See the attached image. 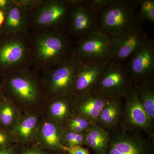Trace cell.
Returning a JSON list of instances; mask_svg holds the SVG:
<instances>
[{
    "label": "cell",
    "instance_id": "11",
    "mask_svg": "<svg viewBox=\"0 0 154 154\" xmlns=\"http://www.w3.org/2000/svg\"><path fill=\"white\" fill-rule=\"evenodd\" d=\"M125 66L134 87L143 84L154 85L153 39L148 38L128 59Z\"/></svg>",
    "mask_w": 154,
    "mask_h": 154
},
{
    "label": "cell",
    "instance_id": "17",
    "mask_svg": "<svg viewBox=\"0 0 154 154\" xmlns=\"http://www.w3.org/2000/svg\"><path fill=\"white\" fill-rule=\"evenodd\" d=\"M142 28L117 37H112L113 56L112 60L123 63L134 53L148 39Z\"/></svg>",
    "mask_w": 154,
    "mask_h": 154
},
{
    "label": "cell",
    "instance_id": "32",
    "mask_svg": "<svg viewBox=\"0 0 154 154\" xmlns=\"http://www.w3.org/2000/svg\"><path fill=\"white\" fill-rule=\"evenodd\" d=\"M14 4V0H0V10L5 11Z\"/></svg>",
    "mask_w": 154,
    "mask_h": 154
},
{
    "label": "cell",
    "instance_id": "23",
    "mask_svg": "<svg viewBox=\"0 0 154 154\" xmlns=\"http://www.w3.org/2000/svg\"><path fill=\"white\" fill-rule=\"evenodd\" d=\"M134 87L146 113L154 122V85L143 84Z\"/></svg>",
    "mask_w": 154,
    "mask_h": 154
},
{
    "label": "cell",
    "instance_id": "9",
    "mask_svg": "<svg viewBox=\"0 0 154 154\" xmlns=\"http://www.w3.org/2000/svg\"><path fill=\"white\" fill-rule=\"evenodd\" d=\"M75 44L74 54L80 60L107 62L113 59L112 37L98 28Z\"/></svg>",
    "mask_w": 154,
    "mask_h": 154
},
{
    "label": "cell",
    "instance_id": "33",
    "mask_svg": "<svg viewBox=\"0 0 154 154\" xmlns=\"http://www.w3.org/2000/svg\"><path fill=\"white\" fill-rule=\"evenodd\" d=\"M6 96L5 94V91L3 89L2 85L0 84V102L6 99Z\"/></svg>",
    "mask_w": 154,
    "mask_h": 154
},
{
    "label": "cell",
    "instance_id": "24",
    "mask_svg": "<svg viewBox=\"0 0 154 154\" xmlns=\"http://www.w3.org/2000/svg\"><path fill=\"white\" fill-rule=\"evenodd\" d=\"M94 123L82 116L74 114L63 126L66 130L86 133Z\"/></svg>",
    "mask_w": 154,
    "mask_h": 154
},
{
    "label": "cell",
    "instance_id": "31",
    "mask_svg": "<svg viewBox=\"0 0 154 154\" xmlns=\"http://www.w3.org/2000/svg\"><path fill=\"white\" fill-rule=\"evenodd\" d=\"M19 145L16 144L0 148V154H18Z\"/></svg>",
    "mask_w": 154,
    "mask_h": 154
},
{
    "label": "cell",
    "instance_id": "7",
    "mask_svg": "<svg viewBox=\"0 0 154 154\" xmlns=\"http://www.w3.org/2000/svg\"><path fill=\"white\" fill-rule=\"evenodd\" d=\"M133 87L125 66L111 60L105 65L94 90L109 99H122Z\"/></svg>",
    "mask_w": 154,
    "mask_h": 154
},
{
    "label": "cell",
    "instance_id": "22",
    "mask_svg": "<svg viewBox=\"0 0 154 154\" xmlns=\"http://www.w3.org/2000/svg\"><path fill=\"white\" fill-rule=\"evenodd\" d=\"M22 113L14 102L6 98L0 102V126L11 131Z\"/></svg>",
    "mask_w": 154,
    "mask_h": 154
},
{
    "label": "cell",
    "instance_id": "1",
    "mask_svg": "<svg viewBox=\"0 0 154 154\" xmlns=\"http://www.w3.org/2000/svg\"><path fill=\"white\" fill-rule=\"evenodd\" d=\"M30 31L32 68L35 70L58 64L74 54L75 44L66 29Z\"/></svg>",
    "mask_w": 154,
    "mask_h": 154
},
{
    "label": "cell",
    "instance_id": "4",
    "mask_svg": "<svg viewBox=\"0 0 154 154\" xmlns=\"http://www.w3.org/2000/svg\"><path fill=\"white\" fill-rule=\"evenodd\" d=\"M3 33L0 40V72L5 76L32 68L30 31Z\"/></svg>",
    "mask_w": 154,
    "mask_h": 154
},
{
    "label": "cell",
    "instance_id": "10",
    "mask_svg": "<svg viewBox=\"0 0 154 154\" xmlns=\"http://www.w3.org/2000/svg\"><path fill=\"white\" fill-rule=\"evenodd\" d=\"M123 99L120 127L125 131L140 130L146 135L154 138V122L146 113L134 87Z\"/></svg>",
    "mask_w": 154,
    "mask_h": 154
},
{
    "label": "cell",
    "instance_id": "8",
    "mask_svg": "<svg viewBox=\"0 0 154 154\" xmlns=\"http://www.w3.org/2000/svg\"><path fill=\"white\" fill-rule=\"evenodd\" d=\"M109 131L110 141L106 154H154L153 138L140 130L125 131L118 126Z\"/></svg>",
    "mask_w": 154,
    "mask_h": 154
},
{
    "label": "cell",
    "instance_id": "15",
    "mask_svg": "<svg viewBox=\"0 0 154 154\" xmlns=\"http://www.w3.org/2000/svg\"><path fill=\"white\" fill-rule=\"evenodd\" d=\"M42 114L39 111L22 113L10 131L15 144L24 146L35 143Z\"/></svg>",
    "mask_w": 154,
    "mask_h": 154
},
{
    "label": "cell",
    "instance_id": "25",
    "mask_svg": "<svg viewBox=\"0 0 154 154\" xmlns=\"http://www.w3.org/2000/svg\"><path fill=\"white\" fill-rule=\"evenodd\" d=\"M85 133L75 132L66 130L64 134L63 144L66 149L76 146L85 145Z\"/></svg>",
    "mask_w": 154,
    "mask_h": 154
},
{
    "label": "cell",
    "instance_id": "28",
    "mask_svg": "<svg viewBox=\"0 0 154 154\" xmlns=\"http://www.w3.org/2000/svg\"><path fill=\"white\" fill-rule=\"evenodd\" d=\"M15 144L11 131L0 126V148Z\"/></svg>",
    "mask_w": 154,
    "mask_h": 154
},
{
    "label": "cell",
    "instance_id": "5",
    "mask_svg": "<svg viewBox=\"0 0 154 154\" xmlns=\"http://www.w3.org/2000/svg\"><path fill=\"white\" fill-rule=\"evenodd\" d=\"M71 9L70 0H38L29 10V31L66 29Z\"/></svg>",
    "mask_w": 154,
    "mask_h": 154
},
{
    "label": "cell",
    "instance_id": "14",
    "mask_svg": "<svg viewBox=\"0 0 154 154\" xmlns=\"http://www.w3.org/2000/svg\"><path fill=\"white\" fill-rule=\"evenodd\" d=\"M107 62L81 61L75 76L73 95L79 96L94 90Z\"/></svg>",
    "mask_w": 154,
    "mask_h": 154
},
{
    "label": "cell",
    "instance_id": "3",
    "mask_svg": "<svg viewBox=\"0 0 154 154\" xmlns=\"http://www.w3.org/2000/svg\"><path fill=\"white\" fill-rule=\"evenodd\" d=\"M138 3V1L112 0L99 14L98 29L115 37L142 28Z\"/></svg>",
    "mask_w": 154,
    "mask_h": 154
},
{
    "label": "cell",
    "instance_id": "26",
    "mask_svg": "<svg viewBox=\"0 0 154 154\" xmlns=\"http://www.w3.org/2000/svg\"><path fill=\"white\" fill-rule=\"evenodd\" d=\"M139 5L138 11L142 21H147L152 24L154 23V0H140L138 1Z\"/></svg>",
    "mask_w": 154,
    "mask_h": 154
},
{
    "label": "cell",
    "instance_id": "18",
    "mask_svg": "<svg viewBox=\"0 0 154 154\" xmlns=\"http://www.w3.org/2000/svg\"><path fill=\"white\" fill-rule=\"evenodd\" d=\"M73 95L48 98L42 109V114L50 120L63 125L74 114Z\"/></svg>",
    "mask_w": 154,
    "mask_h": 154
},
{
    "label": "cell",
    "instance_id": "29",
    "mask_svg": "<svg viewBox=\"0 0 154 154\" xmlns=\"http://www.w3.org/2000/svg\"><path fill=\"white\" fill-rule=\"evenodd\" d=\"M112 0H88V4L94 11L100 14Z\"/></svg>",
    "mask_w": 154,
    "mask_h": 154
},
{
    "label": "cell",
    "instance_id": "13",
    "mask_svg": "<svg viewBox=\"0 0 154 154\" xmlns=\"http://www.w3.org/2000/svg\"><path fill=\"white\" fill-rule=\"evenodd\" d=\"M65 130L63 125L56 123L42 114L33 144L54 153H66V149L63 144Z\"/></svg>",
    "mask_w": 154,
    "mask_h": 154
},
{
    "label": "cell",
    "instance_id": "2",
    "mask_svg": "<svg viewBox=\"0 0 154 154\" xmlns=\"http://www.w3.org/2000/svg\"><path fill=\"white\" fill-rule=\"evenodd\" d=\"M4 77L2 85L6 98L22 113L42 111L48 97L39 72L30 68Z\"/></svg>",
    "mask_w": 154,
    "mask_h": 154
},
{
    "label": "cell",
    "instance_id": "16",
    "mask_svg": "<svg viewBox=\"0 0 154 154\" xmlns=\"http://www.w3.org/2000/svg\"><path fill=\"white\" fill-rule=\"evenodd\" d=\"M110 100L94 90L79 96H74V114L96 123L102 109Z\"/></svg>",
    "mask_w": 154,
    "mask_h": 154
},
{
    "label": "cell",
    "instance_id": "34",
    "mask_svg": "<svg viewBox=\"0 0 154 154\" xmlns=\"http://www.w3.org/2000/svg\"><path fill=\"white\" fill-rule=\"evenodd\" d=\"M5 20V13L4 11L0 10V27H2Z\"/></svg>",
    "mask_w": 154,
    "mask_h": 154
},
{
    "label": "cell",
    "instance_id": "20",
    "mask_svg": "<svg viewBox=\"0 0 154 154\" xmlns=\"http://www.w3.org/2000/svg\"><path fill=\"white\" fill-rule=\"evenodd\" d=\"M123 106L122 99H111L102 109L96 123L108 131L119 126Z\"/></svg>",
    "mask_w": 154,
    "mask_h": 154
},
{
    "label": "cell",
    "instance_id": "30",
    "mask_svg": "<svg viewBox=\"0 0 154 154\" xmlns=\"http://www.w3.org/2000/svg\"><path fill=\"white\" fill-rule=\"evenodd\" d=\"M68 154H91L88 149L82 146H76L66 149Z\"/></svg>",
    "mask_w": 154,
    "mask_h": 154
},
{
    "label": "cell",
    "instance_id": "6",
    "mask_svg": "<svg viewBox=\"0 0 154 154\" xmlns=\"http://www.w3.org/2000/svg\"><path fill=\"white\" fill-rule=\"evenodd\" d=\"M80 61L74 54L60 63L39 72L48 98L73 95L75 76Z\"/></svg>",
    "mask_w": 154,
    "mask_h": 154
},
{
    "label": "cell",
    "instance_id": "19",
    "mask_svg": "<svg viewBox=\"0 0 154 154\" xmlns=\"http://www.w3.org/2000/svg\"><path fill=\"white\" fill-rule=\"evenodd\" d=\"M20 0H14V4L4 11L5 20L2 27L3 32L18 33L29 31V10Z\"/></svg>",
    "mask_w": 154,
    "mask_h": 154
},
{
    "label": "cell",
    "instance_id": "12",
    "mask_svg": "<svg viewBox=\"0 0 154 154\" xmlns=\"http://www.w3.org/2000/svg\"><path fill=\"white\" fill-rule=\"evenodd\" d=\"M71 9L66 30L77 39L98 28L99 13L94 11L88 0H70Z\"/></svg>",
    "mask_w": 154,
    "mask_h": 154
},
{
    "label": "cell",
    "instance_id": "21",
    "mask_svg": "<svg viewBox=\"0 0 154 154\" xmlns=\"http://www.w3.org/2000/svg\"><path fill=\"white\" fill-rule=\"evenodd\" d=\"M85 135L86 146L95 154H106L110 139L109 131L94 123Z\"/></svg>",
    "mask_w": 154,
    "mask_h": 154
},
{
    "label": "cell",
    "instance_id": "27",
    "mask_svg": "<svg viewBox=\"0 0 154 154\" xmlns=\"http://www.w3.org/2000/svg\"><path fill=\"white\" fill-rule=\"evenodd\" d=\"M18 154H57L48 151L35 144L19 145Z\"/></svg>",
    "mask_w": 154,
    "mask_h": 154
}]
</instances>
